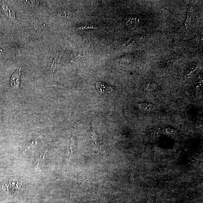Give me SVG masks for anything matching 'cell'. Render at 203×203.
I'll return each instance as SVG.
<instances>
[{"label":"cell","instance_id":"obj_7","mask_svg":"<svg viewBox=\"0 0 203 203\" xmlns=\"http://www.w3.org/2000/svg\"><path fill=\"white\" fill-rule=\"evenodd\" d=\"M189 10L187 18L186 19V21L184 25L185 27H189L191 23V19H192V15L194 12V8L192 6H191L189 7Z\"/></svg>","mask_w":203,"mask_h":203},{"label":"cell","instance_id":"obj_4","mask_svg":"<svg viewBox=\"0 0 203 203\" xmlns=\"http://www.w3.org/2000/svg\"><path fill=\"white\" fill-rule=\"evenodd\" d=\"M87 52L85 49L83 48H80L74 52L72 56V61H77L81 58L85 56Z\"/></svg>","mask_w":203,"mask_h":203},{"label":"cell","instance_id":"obj_9","mask_svg":"<svg viewBox=\"0 0 203 203\" xmlns=\"http://www.w3.org/2000/svg\"><path fill=\"white\" fill-rule=\"evenodd\" d=\"M97 28L95 25H86L84 26H81L79 28V30H88V29H94Z\"/></svg>","mask_w":203,"mask_h":203},{"label":"cell","instance_id":"obj_5","mask_svg":"<svg viewBox=\"0 0 203 203\" xmlns=\"http://www.w3.org/2000/svg\"><path fill=\"white\" fill-rule=\"evenodd\" d=\"M138 105L140 109L145 111L153 110L155 107L153 104L149 103H139Z\"/></svg>","mask_w":203,"mask_h":203},{"label":"cell","instance_id":"obj_10","mask_svg":"<svg viewBox=\"0 0 203 203\" xmlns=\"http://www.w3.org/2000/svg\"><path fill=\"white\" fill-rule=\"evenodd\" d=\"M197 68V67H196L195 66L191 67L190 68V70H189V72H188L187 74H186L187 76H190V75L193 74L196 70Z\"/></svg>","mask_w":203,"mask_h":203},{"label":"cell","instance_id":"obj_6","mask_svg":"<svg viewBox=\"0 0 203 203\" xmlns=\"http://www.w3.org/2000/svg\"><path fill=\"white\" fill-rule=\"evenodd\" d=\"M143 89L146 91L152 92L157 87V84L153 82H149L144 84Z\"/></svg>","mask_w":203,"mask_h":203},{"label":"cell","instance_id":"obj_2","mask_svg":"<svg viewBox=\"0 0 203 203\" xmlns=\"http://www.w3.org/2000/svg\"><path fill=\"white\" fill-rule=\"evenodd\" d=\"M97 89L102 93H109L113 91V88L110 86L101 82H98L96 84Z\"/></svg>","mask_w":203,"mask_h":203},{"label":"cell","instance_id":"obj_3","mask_svg":"<svg viewBox=\"0 0 203 203\" xmlns=\"http://www.w3.org/2000/svg\"><path fill=\"white\" fill-rule=\"evenodd\" d=\"M178 61V57L176 55H172L167 56L162 61V65L163 67L169 66L171 64H174Z\"/></svg>","mask_w":203,"mask_h":203},{"label":"cell","instance_id":"obj_1","mask_svg":"<svg viewBox=\"0 0 203 203\" xmlns=\"http://www.w3.org/2000/svg\"><path fill=\"white\" fill-rule=\"evenodd\" d=\"M21 67L17 68L16 72L11 76L10 84L14 90H18L20 84V76L21 75Z\"/></svg>","mask_w":203,"mask_h":203},{"label":"cell","instance_id":"obj_8","mask_svg":"<svg viewBox=\"0 0 203 203\" xmlns=\"http://www.w3.org/2000/svg\"><path fill=\"white\" fill-rule=\"evenodd\" d=\"M138 19L135 17L130 18L127 22V24L129 25L130 26H132L135 25L138 22Z\"/></svg>","mask_w":203,"mask_h":203}]
</instances>
